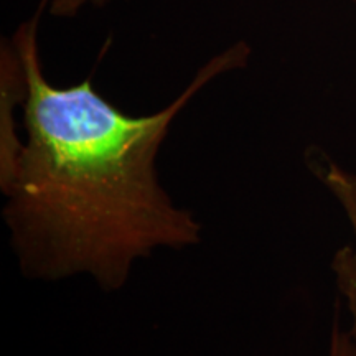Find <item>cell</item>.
I'll list each match as a JSON object with an SVG mask.
<instances>
[{
	"mask_svg": "<svg viewBox=\"0 0 356 356\" xmlns=\"http://www.w3.org/2000/svg\"><path fill=\"white\" fill-rule=\"evenodd\" d=\"M309 167L340 204L351 229V243L333 254L332 273L335 275L338 296L348 312L350 325L346 330L356 345V172L340 165L323 152L315 155Z\"/></svg>",
	"mask_w": 356,
	"mask_h": 356,
	"instance_id": "2",
	"label": "cell"
},
{
	"mask_svg": "<svg viewBox=\"0 0 356 356\" xmlns=\"http://www.w3.org/2000/svg\"><path fill=\"white\" fill-rule=\"evenodd\" d=\"M108 0H53L50 12L55 17H73L88 6L99 7Z\"/></svg>",
	"mask_w": 356,
	"mask_h": 356,
	"instance_id": "4",
	"label": "cell"
},
{
	"mask_svg": "<svg viewBox=\"0 0 356 356\" xmlns=\"http://www.w3.org/2000/svg\"><path fill=\"white\" fill-rule=\"evenodd\" d=\"M328 356H356V345L351 340L348 330L341 325L340 318L333 320Z\"/></svg>",
	"mask_w": 356,
	"mask_h": 356,
	"instance_id": "3",
	"label": "cell"
},
{
	"mask_svg": "<svg viewBox=\"0 0 356 356\" xmlns=\"http://www.w3.org/2000/svg\"><path fill=\"white\" fill-rule=\"evenodd\" d=\"M355 2H356V0H355Z\"/></svg>",
	"mask_w": 356,
	"mask_h": 356,
	"instance_id": "5",
	"label": "cell"
},
{
	"mask_svg": "<svg viewBox=\"0 0 356 356\" xmlns=\"http://www.w3.org/2000/svg\"><path fill=\"white\" fill-rule=\"evenodd\" d=\"M48 0L10 40L25 76V139L0 181L2 218L24 277L58 282L86 275L101 291L127 286L137 262L202 243L203 225L160 184L157 157L178 114L204 86L248 65L238 42L203 65L170 104L131 115L91 79L58 88L44 78L38 22Z\"/></svg>",
	"mask_w": 356,
	"mask_h": 356,
	"instance_id": "1",
	"label": "cell"
}]
</instances>
